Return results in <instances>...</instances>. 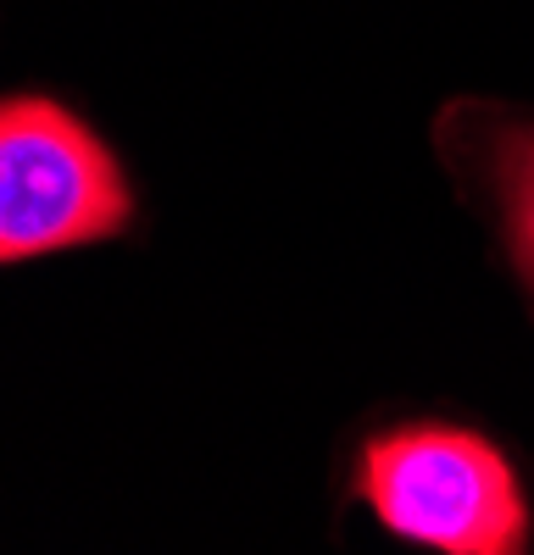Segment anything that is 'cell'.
Here are the masks:
<instances>
[{
  "instance_id": "cell-2",
  "label": "cell",
  "mask_w": 534,
  "mask_h": 555,
  "mask_svg": "<svg viewBox=\"0 0 534 555\" xmlns=\"http://www.w3.org/2000/svg\"><path fill=\"white\" fill-rule=\"evenodd\" d=\"M134 190L101 133L44 95L0 101V267L117 240Z\"/></svg>"
},
{
  "instance_id": "cell-3",
  "label": "cell",
  "mask_w": 534,
  "mask_h": 555,
  "mask_svg": "<svg viewBox=\"0 0 534 555\" xmlns=\"http://www.w3.org/2000/svg\"><path fill=\"white\" fill-rule=\"evenodd\" d=\"M484 172L496 190V211L507 228L512 261L523 272V284L534 289V122H501L484 139Z\"/></svg>"
},
{
  "instance_id": "cell-1",
  "label": "cell",
  "mask_w": 534,
  "mask_h": 555,
  "mask_svg": "<svg viewBox=\"0 0 534 555\" xmlns=\"http://www.w3.org/2000/svg\"><path fill=\"white\" fill-rule=\"evenodd\" d=\"M356 489L373 517L407 544L445 555H518L529 550V500L512 461L445 423H407L363 444Z\"/></svg>"
}]
</instances>
